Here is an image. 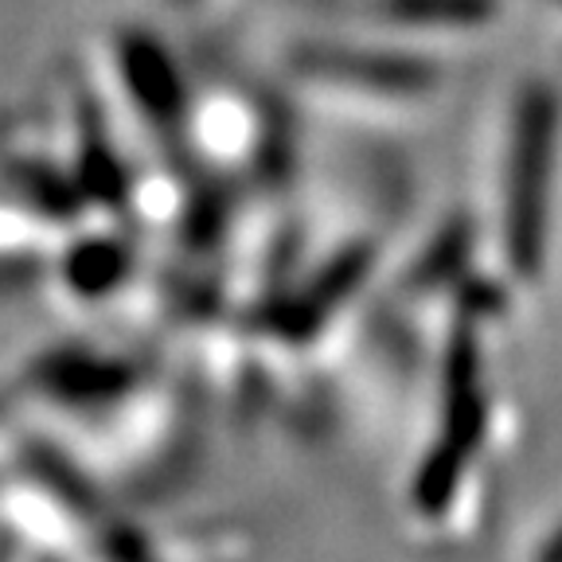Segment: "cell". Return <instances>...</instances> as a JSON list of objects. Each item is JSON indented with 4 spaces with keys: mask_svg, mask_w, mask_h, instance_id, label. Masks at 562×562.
<instances>
[{
    "mask_svg": "<svg viewBox=\"0 0 562 562\" xmlns=\"http://www.w3.org/2000/svg\"><path fill=\"white\" fill-rule=\"evenodd\" d=\"M130 70H133V82H137V98L149 105L153 114H172L176 105H180L176 79L160 52H153V47H133Z\"/></svg>",
    "mask_w": 562,
    "mask_h": 562,
    "instance_id": "cell-2",
    "label": "cell"
},
{
    "mask_svg": "<svg viewBox=\"0 0 562 562\" xmlns=\"http://www.w3.org/2000/svg\"><path fill=\"white\" fill-rule=\"evenodd\" d=\"M360 273H363V258H351V255L328 266V273L321 278V285H316V290H308L305 297L293 305L290 328H297V333H308V328L321 325V321L328 316V308H333L340 297H348Z\"/></svg>",
    "mask_w": 562,
    "mask_h": 562,
    "instance_id": "cell-1",
    "label": "cell"
},
{
    "mask_svg": "<svg viewBox=\"0 0 562 562\" xmlns=\"http://www.w3.org/2000/svg\"><path fill=\"white\" fill-rule=\"evenodd\" d=\"M122 270V255H117L114 246H94V255H82L75 262V285L82 290H102L114 281V273Z\"/></svg>",
    "mask_w": 562,
    "mask_h": 562,
    "instance_id": "cell-3",
    "label": "cell"
}]
</instances>
